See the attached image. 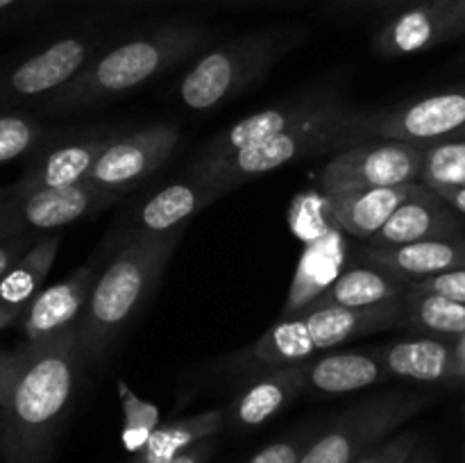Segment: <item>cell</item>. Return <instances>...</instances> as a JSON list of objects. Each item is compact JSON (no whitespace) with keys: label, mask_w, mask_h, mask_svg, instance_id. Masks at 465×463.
I'll return each instance as SVG.
<instances>
[{"label":"cell","mask_w":465,"mask_h":463,"mask_svg":"<svg viewBox=\"0 0 465 463\" xmlns=\"http://www.w3.org/2000/svg\"><path fill=\"white\" fill-rule=\"evenodd\" d=\"M112 136L109 130H86L57 143L41 145L30 166L16 182L18 189H64L82 184L89 177L100 150Z\"/></svg>","instance_id":"ac0fdd59"},{"label":"cell","mask_w":465,"mask_h":463,"mask_svg":"<svg viewBox=\"0 0 465 463\" xmlns=\"http://www.w3.org/2000/svg\"><path fill=\"white\" fill-rule=\"evenodd\" d=\"M389 377L418 381V384H443L454 381L457 370V350L452 339L420 336L402 339L380 350Z\"/></svg>","instance_id":"cb8c5ba5"},{"label":"cell","mask_w":465,"mask_h":463,"mask_svg":"<svg viewBox=\"0 0 465 463\" xmlns=\"http://www.w3.org/2000/svg\"><path fill=\"white\" fill-rule=\"evenodd\" d=\"M411 3H418V0H330V7L336 12H377V9L395 12Z\"/></svg>","instance_id":"8d00e7d4"},{"label":"cell","mask_w":465,"mask_h":463,"mask_svg":"<svg viewBox=\"0 0 465 463\" xmlns=\"http://www.w3.org/2000/svg\"><path fill=\"white\" fill-rule=\"evenodd\" d=\"M36 3H39V0H0V18L9 16V14L23 12V9L32 7V5Z\"/></svg>","instance_id":"b9f144b4"},{"label":"cell","mask_w":465,"mask_h":463,"mask_svg":"<svg viewBox=\"0 0 465 463\" xmlns=\"http://www.w3.org/2000/svg\"><path fill=\"white\" fill-rule=\"evenodd\" d=\"M465 180V139L427 145L420 182L430 189L459 186Z\"/></svg>","instance_id":"4dcf8cb0"},{"label":"cell","mask_w":465,"mask_h":463,"mask_svg":"<svg viewBox=\"0 0 465 463\" xmlns=\"http://www.w3.org/2000/svg\"><path fill=\"white\" fill-rule=\"evenodd\" d=\"M304 393L345 395L391 379L380 350L331 352L295 363Z\"/></svg>","instance_id":"d6986e66"},{"label":"cell","mask_w":465,"mask_h":463,"mask_svg":"<svg viewBox=\"0 0 465 463\" xmlns=\"http://www.w3.org/2000/svg\"><path fill=\"white\" fill-rule=\"evenodd\" d=\"M300 395H304V389L295 363L271 368V372L250 381L227 404L225 427L239 431L262 427L293 404Z\"/></svg>","instance_id":"ffe728a7"},{"label":"cell","mask_w":465,"mask_h":463,"mask_svg":"<svg viewBox=\"0 0 465 463\" xmlns=\"http://www.w3.org/2000/svg\"><path fill=\"white\" fill-rule=\"evenodd\" d=\"M318 431H321L318 427L309 425L304 427V429L293 431L291 436L277 438L275 443L259 449L248 463H300L304 454H307L309 445H312L313 438L318 436Z\"/></svg>","instance_id":"d6a6232c"},{"label":"cell","mask_w":465,"mask_h":463,"mask_svg":"<svg viewBox=\"0 0 465 463\" xmlns=\"http://www.w3.org/2000/svg\"><path fill=\"white\" fill-rule=\"evenodd\" d=\"M59 252V236L45 234L0 277V331L16 325L44 281Z\"/></svg>","instance_id":"d4e9b609"},{"label":"cell","mask_w":465,"mask_h":463,"mask_svg":"<svg viewBox=\"0 0 465 463\" xmlns=\"http://www.w3.org/2000/svg\"><path fill=\"white\" fill-rule=\"evenodd\" d=\"M402 325L439 339H461L465 334V304L431 291L409 286L404 293Z\"/></svg>","instance_id":"83f0119b"},{"label":"cell","mask_w":465,"mask_h":463,"mask_svg":"<svg viewBox=\"0 0 465 463\" xmlns=\"http://www.w3.org/2000/svg\"><path fill=\"white\" fill-rule=\"evenodd\" d=\"M184 230L186 227L163 234L130 236L114 250L77 322L84 361H103L118 336L139 316L148 295L162 280Z\"/></svg>","instance_id":"3957f363"},{"label":"cell","mask_w":465,"mask_h":463,"mask_svg":"<svg viewBox=\"0 0 465 463\" xmlns=\"http://www.w3.org/2000/svg\"><path fill=\"white\" fill-rule=\"evenodd\" d=\"M225 429V411L209 409V411L195 413V416L180 418V420L162 422L148 443L132 454L130 463H171L182 452L209 436H218Z\"/></svg>","instance_id":"4316f807"},{"label":"cell","mask_w":465,"mask_h":463,"mask_svg":"<svg viewBox=\"0 0 465 463\" xmlns=\"http://www.w3.org/2000/svg\"><path fill=\"white\" fill-rule=\"evenodd\" d=\"M84 357L77 330L14 350V368L0 404L5 463H48L75 399Z\"/></svg>","instance_id":"6da1fadb"},{"label":"cell","mask_w":465,"mask_h":463,"mask_svg":"<svg viewBox=\"0 0 465 463\" xmlns=\"http://www.w3.org/2000/svg\"><path fill=\"white\" fill-rule=\"evenodd\" d=\"M463 230L465 221L461 213L445 202L434 189L420 184L416 195L400 204L389 222L372 239H368V245L393 248V245L418 243V241L450 239V236H461Z\"/></svg>","instance_id":"e0dca14e"},{"label":"cell","mask_w":465,"mask_h":463,"mask_svg":"<svg viewBox=\"0 0 465 463\" xmlns=\"http://www.w3.org/2000/svg\"><path fill=\"white\" fill-rule=\"evenodd\" d=\"M445 5H448L454 23H457L459 30H461V34L465 36V0H445Z\"/></svg>","instance_id":"7bdbcfd3"},{"label":"cell","mask_w":465,"mask_h":463,"mask_svg":"<svg viewBox=\"0 0 465 463\" xmlns=\"http://www.w3.org/2000/svg\"><path fill=\"white\" fill-rule=\"evenodd\" d=\"M431 402L434 395L409 389L359 399L318 431L300 463H354Z\"/></svg>","instance_id":"52a82bcc"},{"label":"cell","mask_w":465,"mask_h":463,"mask_svg":"<svg viewBox=\"0 0 465 463\" xmlns=\"http://www.w3.org/2000/svg\"><path fill=\"white\" fill-rule=\"evenodd\" d=\"M361 259L377 263L395 275L407 277L409 281L425 280V277L465 268V236L418 241V243L393 245V248L366 245Z\"/></svg>","instance_id":"603a6c76"},{"label":"cell","mask_w":465,"mask_h":463,"mask_svg":"<svg viewBox=\"0 0 465 463\" xmlns=\"http://www.w3.org/2000/svg\"><path fill=\"white\" fill-rule=\"evenodd\" d=\"M368 132L372 141H404L436 145L465 139V84L391 109H372Z\"/></svg>","instance_id":"8fae6325"},{"label":"cell","mask_w":465,"mask_h":463,"mask_svg":"<svg viewBox=\"0 0 465 463\" xmlns=\"http://www.w3.org/2000/svg\"><path fill=\"white\" fill-rule=\"evenodd\" d=\"M411 286H416V289H422V291H431V293L445 295V298L457 300V302L465 304V268L425 277V280H416L411 281Z\"/></svg>","instance_id":"e575fe53"},{"label":"cell","mask_w":465,"mask_h":463,"mask_svg":"<svg viewBox=\"0 0 465 463\" xmlns=\"http://www.w3.org/2000/svg\"><path fill=\"white\" fill-rule=\"evenodd\" d=\"M407 463H439V458H436V452L434 448H431L430 440L420 438V443L413 449V454L409 457Z\"/></svg>","instance_id":"60d3db41"},{"label":"cell","mask_w":465,"mask_h":463,"mask_svg":"<svg viewBox=\"0 0 465 463\" xmlns=\"http://www.w3.org/2000/svg\"><path fill=\"white\" fill-rule=\"evenodd\" d=\"M420 184L422 182H413V184L384 186V189L334 193L327 195V207H330V216L339 230L368 241L389 222L400 204L416 195Z\"/></svg>","instance_id":"7402d4cb"},{"label":"cell","mask_w":465,"mask_h":463,"mask_svg":"<svg viewBox=\"0 0 465 463\" xmlns=\"http://www.w3.org/2000/svg\"><path fill=\"white\" fill-rule=\"evenodd\" d=\"M463 184H465V180H463Z\"/></svg>","instance_id":"bcb514c9"},{"label":"cell","mask_w":465,"mask_h":463,"mask_svg":"<svg viewBox=\"0 0 465 463\" xmlns=\"http://www.w3.org/2000/svg\"><path fill=\"white\" fill-rule=\"evenodd\" d=\"M89 3H145V0H89Z\"/></svg>","instance_id":"f6af8a7d"},{"label":"cell","mask_w":465,"mask_h":463,"mask_svg":"<svg viewBox=\"0 0 465 463\" xmlns=\"http://www.w3.org/2000/svg\"><path fill=\"white\" fill-rule=\"evenodd\" d=\"M116 393L123 411V448L130 454H136L148 443L153 431L162 425V411L148 399H141L123 377L116 379Z\"/></svg>","instance_id":"f1b7e54d"},{"label":"cell","mask_w":465,"mask_h":463,"mask_svg":"<svg viewBox=\"0 0 465 463\" xmlns=\"http://www.w3.org/2000/svg\"><path fill=\"white\" fill-rule=\"evenodd\" d=\"M404 295L363 309H321L280 318L250 348V361L280 368L312 359L357 336L377 334L402 325Z\"/></svg>","instance_id":"8992f818"},{"label":"cell","mask_w":465,"mask_h":463,"mask_svg":"<svg viewBox=\"0 0 465 463\" xmlns=\"http://www.w3.org/2000/svg\"><path fill=\"white\" fill-rule=\"evenodd\" d=\"M425 148L404 141H366L336 153L321 171L327 195L420 182Z\"/></svg>","instance_id":"30bf717a"},{"label":"cell","mask_w":465,"mask_h":463,"mask_svg":"<svg viewBox=\"0 0 465 463\" xmlns=\"http://www.w3.org/2000/svg\"><path fill=\"white\" fill-rule=\"evenodd\" d=\"M334 98H339V91L318 89L302 95H293V98H289L286 103L272 104V107L262 109V112H254L252 116L241 118L239 123H234L232 127L223 130L221 134L213 136V139L200 150L195 162H216V159L230 157V154L239 153V150L250 148V145L262 143V141L271 139V136H277L280 132L298 125L300 121H304L307 116L316 113L318 109L325 107V104L331 103Z\"/></svg>","instance_id":"2e32d148"},{"label":"cell","mask_w":465,"mask_h":463,"mask_svg":"<svg viewBox=\"0 0 465 463\" xmlns=\"http://www.w3.org/2000/svg\"><path fill=\"white\" fill-rule=\"evenodd\" d=\"M103 44L104 36L98 30L68 32L14 64L0 73V112L48 100L91 62Z\"/></svg>","instance_id":"9c48e42d"},{"label":"cell","mask_w":465,"mask_h":463,"mask_svg":"<svg viewBox=\"0 0 465 463\" xmlns=\"http://www.w3.org/2000/svg\"><path fill=\"white\" fill-rule=\"evenodd\" d=\"M371 113L372 109L354 107L339 95L298 125L262 143H254L216 162H193L189 166V175L218 186L227 195L243 182L257 180L298 159L341 153L350 145L372 141L368 132Z\"/></svg>","instance_id":"277c9868"},{"label":"cell","mask_w":465,"mask_h":463,"mask_svg":"<svg viewBox=\"0 0 465 463\" xmlns=\"http://www.w3.org/2000/svg\"><path fill=\"white\" fill-rule=\"evenodd\" d=\"M100 272L103 271L98 268V257H95L91 263L77 268L66 280L41 289L18 320L25 343L57 339L66 331L77 330V322H80Z\"/></svg>","instance_id":"9a60e30c"},{"label":"cell","mask_w":465,"mask_h":463,"mask_svg":"<svg viewBox=\"0 0 465 463\" xmlns=\"http://www.w3.org/2000/svg\"><path fill=\"white\" fill-rule=\"evenodd\" d=\"M41 236H16V239L0 241V277L39 241Z\"/></svg>","instance_id":"d590c367"},{"label":"cell","mask_w":465,"mask_h":463,"mask_svg":"<svg viewBox=\"0 0 465 463\" xmlns=\"http://www.w3.org/2000/svg\"><path fill=\"white\" fill-rule=\"evenodd\" d=\"M209 39V27L184 21L134 32L109 48H100L91 62L64 89L44 100L41 107L45 113L62 116L107 104L193 57Z\"/></svg>","instance_id":"7a4b0ae2"},{"label":"cell","mask_w":465,"mask_h":463,"mask_svg":"<svg viewBox=\"0 0 465 463\" xmlns=\"http://www.w3.org/2000/svg\"><path fill=\"white\" fill-rule=\"evenodd\" d=\"M216 445H218V436H209V438L191 445L186 452H182L180 457L173 458L171 463H209L212 461L213 452H216Z\"/></svg>","instance_id":"74e56055"},{"label":"cell","mask_w":465,"mask_h":463,"mask_svg":"<svg viewBox=\"0 0 465 463\" xmlns=\"http://www.w3.org/2000/svg\"><path fill=\"white\" fill-rule=\"evenodd\" d=\"M307 36L309 27L298 23L268 25L236 36L204 53L182 77L177 95L191 112L223 107L266 77Z\"/></svg>","instance_id":"5b68a950"},{"label":"cell","mask_w":465,"mask_h":463,"mask_svg":"<svg viewBox=\"0 0 465 463\" xmlns=\"http://www.w3.org/2000/svg\"><path fill=\"white\" fill-rule=\"evenodd\" d=\"M45 130L23 112H0V166L44 145Z\"/></svg>","instance_id":"f546056e"},{"label":"cell","mask_w":465,"mask_h":463,"mask_svg":"<svg viewBox=\"0 0 465 463\" xmlns=\"http://www.w3.org/2000/svg\"><path fill=\"white\" fill-rule=\"evenodd\" d=\"M180 139L175 123H154L127 134L112 132L86 182L103 191L125 195L173 157Z\"/></svg>","instance_id":"7c38bea8"},{"label":"cell","mask_w":465,"mask_h":463,"mask_svg":"<svg viewBox=\"0 0 465 463\" xmlns=\"http://www.w3.org/2000/svg\"><path fill=\"white\" fill-rule=\"evenodd\" d=\"M12 368H14V352H5L0 348V404H3L5 390H7L9 377H12Z\"/></svg>","instance_id":"ab89813d"},{"label":"cell","mask_w":465,"mask_h":463,"mask_svg":"<svg viewBox=\"0 0 465 463\" xmlns=\"http://www.w3.org/2000/svg\"><path fill=\"white\" fill-rule=\"evenodd\" d=\"M123 195L103 191L91 182L64 189H0V241L16 236H45L71 222L104 212Z\"/></svg>","instance_id":"ba28073f"},{"label":"cell","mask_w":465,"mask_h":463,"mask_svg":"<svg viewBox=\"0 0 465 463\" xmlns=\"http://www.w3.org/2000/svg\"><path fill=\"white\" fill-rule=\"evenodd\" d=\"M411 286L407 277H400L377 263L361 259L359 263L345 268L334 284L322 291L316 300L307 304L300 313L321 311V309H363L386 302L404 295Z\"/></svg>","instance_id":"44dd1931"},{"label":"cell","mask_w":465,"mask_h":463,"mask_svg":"<svg viewBox=\"0 0 465 463\" xmlns=\"http://www.w3.org/2000/svg\"><path fill=\"white\" fill-rule=\"evenodd\" d=\"M289 222L304 245L330 234L336 225L327 207V193H300L291 204Z\"/></svg>","instance_id":"1f68e13d"},{"label":"cell","mask_w":465,"mask_h":463,"mask_svg":"<svg viewBox=\"0 0 465 463\" xmlns=\"http://www.w3.org/2000/svg\"><path fill=\"white\" fill-rule=\"evenodd\" d=\"M420 431L418 429H404L395 431L393 436H389L386 440H381L380 445H375L372 449H368L361 458H357L354 463H407L409 457L413 454V449L420 443Z\"/></svg>","instance_id":"836d02e7"},{"label":"cell","mask_w":465,"mask_h":463,"mask_svg":"<svg viewBox=\"0 0 465 463\" xmlns=\"http://www.w3.org/2000/svg\"><path fill=\"white\" fill-rule=\"evenodd\" d=\"M457 350V370H454V381H465V334L454 340Z\"/></svg>","instance_id":"ee69618b"},{"label":"cell","mask_w":465,"mask_h":463,"mask_svg":"<svg viewBox=\"0 0 465 463\" xmlns=\"http://www.w3.org/2000/svg\"><path fill=\"white\" fill-rule=\"evenodd\" d=\"M445 0H418L395 9L372 36V48L381 57H409L461 39Z\"/></svg>","instance_id":"5bb4252c"},{"label":"cell","mask_w":465,"mask_h":463,"mask_svg":"<svg viewBox=\"0 0 465 463\" xmlns=\"http://www.w3.org/2000/svg\"><path fill=\"white\" fill-rule=\"evenodd\" d=\"M223 191L200 177L189 175V180L173 182L162 191L141 202L123 218V227H114L107 239V248L116 250L130 236L139 234H163V232L180 230L189 225L191 218L203 212L213 200L223 198ZM112 250V252H114Z\"/></svg>","instance_id":"4fadbf2b"},{"label":"cell","mask_w":465,"mask_h":463,"mask_svg":"<svg viewBox=\"0 0 465 463\" xmlns=\"http://www.w3.org/2000/svg\"><path fill=\"white\" fill-rule=\"evenodd\" d=\"M343 230L334 227L322 239L312 241L304 245L302 259H300L298 272H295L293 289H291L282 318L298 316L312 300H316L322 291L334 284L341 275L345 261V241Z\"/></svg>","instance_id":"484cf974"},{"label":"cell","mask_w":465,"mask_h":463,"mask_svg":"<svg viewBox=\"0 0 465 463\" xmlns=\"http://www.w3.org/2000/svg\"><path fill=\"white\" fill-rule=\"evenodd\" d=\"M436 193L440 195V198L445 200L448 204H452L454 209H457L461 216H465V184H459V186H439V189H434Z\"/></svg>","instance_id":"f35d334b"}]
</instances>
